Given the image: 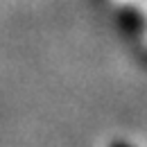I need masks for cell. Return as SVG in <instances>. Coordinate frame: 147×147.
<instances>
[{
	"label": "cell",
	"instance_id": "cell-1",
	"mask_svg": "<svg viewBox=\"0 0 147 147\" xmlns=\"http://www.w3.org/2000/svg\"><path fill=\"white\" fill-rule=\"evenodd\" d=\"M111 147H129V145H125V143H115V145H111Z\"/></svg>",
	"mask_w": 147,
	"mask_h": 147
}]
</instances>
